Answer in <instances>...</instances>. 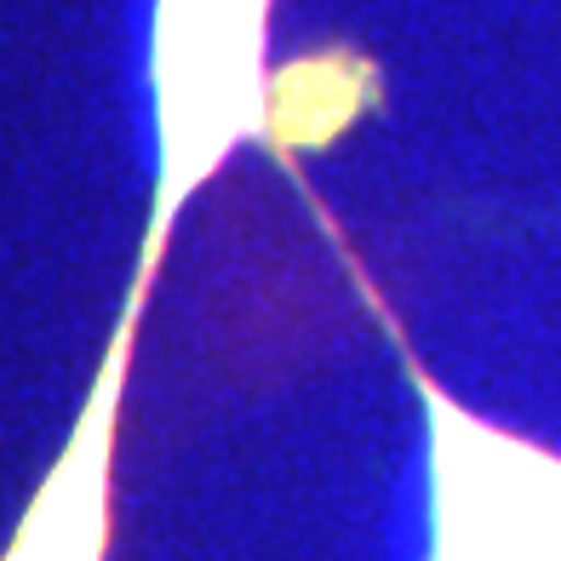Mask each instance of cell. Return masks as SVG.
Wrapping results in <instances>:
<instances>
[{
  "label": "cell",
  "mask_w": 561,
  "mask_h": 561,
  "mask_svg": "<svg viewBox=\"0 0 561 561\" xmlns=\"http://www.w3.org/2000/svg\"><path fill=\"white\" fill-rule=\"evenodd\" d=\"M264 41H270V0H156V35H149L156 201H149V236L87 413L75 424L58 470L46 476L35 504L23 510L0 561H104L115 419H121V390H126V367H133L144 298L161 275V252L178 224V207L224 167L236 144H259L275 115Z\"/></svg>",
  "instance_id": "obj_1"
}]
</instances>
